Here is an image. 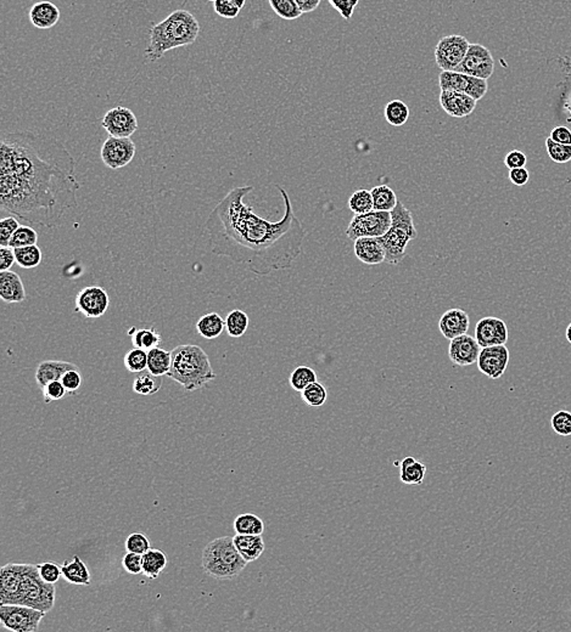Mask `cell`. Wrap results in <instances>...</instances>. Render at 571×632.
Here are the masks:
<instances>
[{
    "mask_svg": "<svg viewBox=\"0 0 571 632\" xmlns=\"http://www.w3.org/2000/svg\"><path fill=\"white\" fill-rule=\"evenodd\" d=\"M16 263L15 249L9 246H0V271L11 269Z\"/></svg>",
    "mask_w": 571,
    "mask_h": 632,
    "instance_id": "56",
    "label": "cell"
},
{
    "mask_svg": "<svg viewBox=\"0 0 571 632\" xmlns=\"http://www.w3.org/2000/svg\"><path fill=\"white\" fill-rule=\"evenodd\" d=\"M214 10L215 13L221 16V18H227V20H234L238 18V15L240 13V8H238L236 5L233 4L229 0H216L214 3Z\"/></svg>",
    "mask_w": 571,
    "mask_h": 632,
    "instance_id": "52",
    "label": "cell"
},
{
    "mask_svg": "<svg viewBox=\"0 0 571 632\" xmlns=\"http://www.w3.org/2000/svg\"><path fill=\"white\" fill-rule=\"evenodd\" d=\"M353 252L358 261L367 265L385 263L387 253L379 237H361L353 241Z\"/></svg>",
    "mask_w": 571,
    "mask_h": 632,
    "instance_id": "21",
    "label": "cell"
},
{
    "mask_svg": "<svg viewBox=\"0 0 571 632\" xmlns=\"http://www.w3.org/2000/svg\"><path fill=\"white\" fill-rule=\"evenodd\" d=\"M530 179V173L525 167L509 169V180L516 186H524Z\"/></svg>",
    "mask_w": 571,
    "mask_h": 632,
    "instance_id": "58",
    "label": "cell"
},
{
    "mask_svg": "<svg viewBox=\"0 0 571 632\" xmlns=\"http://www.w3.org/2000/svg\"><path fill=\"white\" fill-rule=\"evenodd\" d=\"M481 349L482 348L477 343V338L468 334H462L450 341L448 356L455 366L464 368L477 363Z\"/></svg>",
    "mask_w": 571,
    "mask_h": 632,
    "instance_id": "18",
    "label": "cell"
},
{
    "mask_svg": "<svg viewBox=\"0 0 571 632\" xmlns=\"http://www.w3.org/2000/svg\"><path fill=\"white\" fill-rule=\"evenodd\" d=\"M161 385H162V377L155 376L149 371L140 372L134 378L133 392L139 395L149 397L157 393Z\"/></svg>",
    "mask_w": 571,
    "mask_h": 632,
    "instance_id": "33",
    "label": "cell"
},
{
    "mask_svg": "<svg viewBox=\"0 0 571 632\" xmlns=\"http://www.w3.org/2000/svg\"><path fill=\"white\" fill-rule=\"evenodd\" d=\"M78 366L74 363L60 360H47L39 363L35 370V382L39 389H43L49 382L52 380H61L66 372L70 370H77Z\"/></svg>",
    "mask_w": 571,
    "mask_h": 632,
    "instance_id": "24",
    "label": "cell"
},
{
    "mask_svg": "<svg viewBox=\"0 0 571 632\" xmlns=\"http://www.w3.org/2000/svg\"><path fill=\"white\" fill-rule=\"evenodd\" d=\"M74 303V312H79L87 319H99L108 312L110 297L103 287L88 286L78 292Z\"/></svg>",
    "mask_w": 571,
    "mask_h": 632,
    "instance_id": "14",
    "label": "cell"
},
{
    "mask_svg": "<svg viewBox=\"0 0 571 632\" xmlns=\"http://www.w3.org/2000/svg\"><path fill=\"white\" fill-rule=\"evenodd\" d=\"M167 376L187 392H195L215 380L216 373L201 346L182 344L172 351V365Z\"/></svg>",
    "mask_w": 571,
    "mask_h": 632,
    "instance_id": "5",
    "label": "cell"
},
{
    "mask_svg": "<svg viewBox=\"0 0 571 632\" xmlns=\"http://www.w3.org/2000/svg\"><path fill=\"white\" fill-rule=\"evenodd\" d=\"M125 368L132 373H140L148 370V351L134 348L125 355Z\"/></svg>",
    "mask_w": 571,
    "mask_h": 632,
    "instance_id": "42",
    "label": "cell"
},
{
    "mask_svg": "<svg viewBox=\"0 0 571 632\" xmlns=\"http://www.w3.org/2000/svg\"><path fill=\"white\" fill-rule=\"evenodd\" d=\"M504 163H506L508 169L525 167L528 163V157L524 152H521L519 149H513L511 152H508L507 156L504 158Z\"/></svg>",
    "mask_w": 571,
    "mask_h": 632,
    "instance_id": "55",
    "label": "cell"
},
{
    "mask_svg": "<svg viewBox=\"0 0 571 632\" xmlns=\"http://www.w3.org/2000/svg\"><path fill=\"white\" fill-rule=\"evenodd\" d=\"M562 72L564 79L560 86L564 88V98H565V110L569 112L567 122H571V57H562Z\"/></svg>",
    "mask_w": 571,
    "mask_h": 632,
    "instance_id": "46",
    "label": "cell"
},
{
    "mask_svg": "<svg viewBox=\"0 0 571 632\" xmlns=\"http://www.w3.org/2000/svg\"><path fill=\"white\" fill-rule=\"evenodd\" d=\"M509 337L507 324L499 317L487 316L477 321L475 326V338L481 348L502 346Z\"/></svg>",
    "mask_w": 571,
    "mask_h": 632,
    "instance_id": "17",
    "label": "cell"
},
{
    "mask_svg": "<svg viewBox=\"0 0 571 632\" xmlns=\"http://www.w3.org/2000/svg\"><path fill=\"white\" fill-rule=\"evenodd\" d=\"M20 227L18 218L13 215L0 220V246H9L10 239Z\"/></svg>",
    "mask_w": 571,
    "mask_h": 632,
    "instance_id": "48",
    "label": "cell"
},
{
    "mask_svg": "<svg viewBox=\"0 0 571 632\" xmlns=\"http://www.w3.org/2000/svg\"><path fill=\"white\" fill-rule=\"evenodd\" d=\"M348 208L353 212V215L357 214L368 213L374 210L373 196L372 193L365 188L357 190L348 198Z\"/></svg>",
    "mask_w": 571,
    "mask_h": 632,
    "instance_id": "38",
    "label": "cell"
},
{
    "mask_svg": "<svg viewBox=\"0 0 571 632\" xmlns=\"http://www.w3.org/2000/svg\"><path fill=\"white\" fill-rule=\"evenodd\" d=\"M317 380V373L314 368L309 366H299L292 372L290 375V385L292 389H295L296 392H302L307 385L314 383Z\"/></svg>",
    "mask_w": 571,
    "mask_h": 632,
    "instance_id": "40",
    "label": "cell"
},
{
    "mask_svg": "<svg viewBox=\"0 0 571 632\" xmlns=\"http://www.w3.org/2000/svg\"><path fill=\"white\" fill-rule=\"evenodd\" d=\"M229 1H232L233 4L236 5L240 9L244 8L245 3H246V0H229Z\"/></svg>",
    "mask_w": 571,
    "mask_h": 632,
    "instance_id": "60",
    "label": "cell"
},
{
    "mask_svg": "<svg viewBox=\"0 0 571 632\" xmlns=\"http://www.w3.org/2000/svg\"><path fill=\"white\" fill-rule=\"evenodd\" d=\"M54 584L43 580L33 564H5L0 570V603L22 604L49 613L55 603Z\"/></svg>",
    "mask_w": 571,
    "mask_h": 632,
    "instance_id": "3",
    "label": "cell"
},
{
    "mask_svg": "<svg viewBox=\"0 0 571 632\" xmlns=\"http://www.w3.org/2000/svg\"><path fill=\"white\" fill-rule=\"evenodd\" d=\"M567 334V342L571 344V322L569 324V326H567V334Z\"/></svg>",
    "mask_w": 571,
    "mask_h": 632,
    "instance_id": "61",
    "label": "cell"
},
{
    "mask_svg": "<svg viewBox=\"0 0 571 632\" xmlns=\"http://www.w3.org/2000/svg\"><path fill=\"white\" fill-rule=\"evenodd\" d=\"M272 10L283 20H296L302 15L295 0H268Z\"/></svg>",
    "mask_w": 571,
    "mask_h": 632,
    "instance_id": "41",
    "label": "cell"
},
{
    "mask_svg": "<svg viewBox=\"0 0 571 632\" xmlns=\"http://www.w3.org/2000/svg\"><path fill=\"white\" fill-rule=\"evenodd\" d=\"M137 152V146L131 137H116L109 135L104 141L100 151V157L104 164L110 169H121L127 167L133 161Z\"/></svg>",
    "mask_w": 571,
    "mask_h": 632,
    "instance_id": "11",
    "label": "cell"
},
{
    "mask_svg": "<svg viewBox=\"0 0 571 632\" xmlns=\"http://www.w3.org/2000/svg\"><path fill=\"white\" fill-rule=\"evenodd\" d=\"M370 193L373 196L374 210H375L392 212L399 202L395 191L389 188L387 185H378V186L372 188Z\"/></svg>",
    "mask_w": 571,
    "mask_h": 632,
    "instance_id": "32",
    "label": "cell"
},
{
    "mask_svg": "<svg viewBox=\"0 0 571 632\" xmlns=\"http://www.w3.org/2000/svg\"><path fill=\"white\" fill-rule=\"evenodd\" d=\"M45 611L22 604H1L0 623L3 628L13 632H35L44 619Z\"/></svg>",
    "mask_w": 571,
    "mask_h": 632,
    "instance_id": "8",
    "label": "cell"
},
{
    "mask_svg": "<svg viewBox=\"0 0 571 632\" xmlns=\"http://www.w3.org/2000/svg\"><path fill=\"white\" fill-rule=\"evenodd\" d=\"M385 120L392 127H402L409 118V107L401 100H392L385 106Z\"/></svg>",
    "mask_w": 571,
    "mask_h": 632,
    "instance_id": "37",
    "label": "cell"
},
{
    "mask_svg": "<svg viewBox=\"0 0 571 632\" xmlns=\"http://www.w3.org/2000/svg\"><path fill=\"white\" fill-rule=\"evenodd\" d=\"M302 400L311 407H321L324 405L328 399V392L326 388L322 383L319 382H314L311 385H307L302 392H301Z\"/></svg>",
    "mask_w": 571,
    "mask_h": 632,
    "instance_id": "39",
    "label": "cell"
},
{
    "mask_svg": "<svg viewBox=\"0 0 571 632\" xmlns=\"http://www.w3.org/2000/svg\"><path fill=\"white\" fill-rule=\"evenodd\" d=\"M199 33L200 25L193 13L188 10H176L151 27L145 57L150 62H156L170 50L195 43Z\"/></svg>",
    "mask_w": 571,
    "mask_h": 632,
    "instance_id": "4",
    "label": "cell"
},
{
    "mask_svg": "<svg viewBox=\"0 0 571 632\" xmlns=\"http://www.w3.org/2000/svg\"><path fill=\"white\" fill-rule=\"evenodd\" d=\"M426 465L414 457H404L399 465V479L407 485H421L424 482Z\"/></svg>",
    "mask_w": 571,
    "mask_h": 632,
    "instance_id": "27",
    "label": "cell"
},
{
    "mask_svg": "<svg viewBox=\"0 0 571 632\" xmlns=\"http://www.w3.org/2000/svg\"><path fill=\"white\" fill-rule=\"evenodd\" d=\"M37 242H38V232L28 225H20L10 239L9 247L15 249V248L37 244Z\"/></svg>",
    "mask_w": 571,
    "mask_h": 632,
    "instance_id": "43",
    "label": "cell"
},
{
    "mask_svg": "<svg viewBox=\"0 0 571 632\" xmlns=\"http://www.w3.org/2000/svg\"><path fill=\"white\" fill-rule=\"evenodd\" d=\"M249 316L240 309H234L226 317V331L233 338H240L249 327Z\"/></svg>",
    "mask_w": 571,
    "mask_h": 632,
    "instance_id": "34",
    "label": "cell"
},
{
    "mask_svg": "<svg viewBox=\"0 0 571 632\" xmlns=\"http://www.w3.org/2000/svg\"><path fill=\"white\" fill-rule=\"evenodd\" d=\"M76 162L61 141L33 132L0 140V208L37 227H59L77 205Z\"/></svg>",
    "mask_w": 571,
    "mask_h": 632,
    "instance_id": "1",
    "label": "cell"
},
{
    "mask_svg": "<svg viewBox=\"0 0 571 632\" xmlns=\"http://www.w3.org/2000/svg\"><path fill=\"white\" fill-rule=\"evenodd\" d=\"M37 567H38L40 577H43V580L47 581L49 584H56L62 577L61 567L54 562H45V563L38 564Z\"/></svg>",
    "mask_w": 571,
    "mask_h": 632,
    "instance_id": "50",
    "label": "cell"
},
{
    "mask_svg": "<svg viewBox=\"0 0 571 632\" xmlns=\"http://www.w3.org/2000/svg\"><path fill=\"white\" fill-rule=\"evenodd\" d=\"M233 538L238 551L248 563L258 560L266 547L261 535L236 534Z\"/></svg>",
    "mask_w": 571,
    "mask_h": 632,
    "instance_id": "25",
    "label": "cell"
},
{
    "mask_svg": "<svg viewBox=\"0 0 571 632\" xmlns=\"http://www.w3.org/2000/svg\"><path fill=\"white\" fill-rule=\"evenodd\" d=\"M284 201L283 218L263 219L244 202L254 186L234 188L212 210L206 224L211 251L226 256L251 273L266 276L278 270L292 269L302 253L306 230L295 215L285 188L275 186Z\"/></svg>",
    "mask_w": 571,
    "mask_h": 632,
    "instance_id": "2",
    "label": "cell"
},
{
    "mask_svg": "<svg viewBox=\"0 0 571 632\" xmlns=\"http://www.w3.org/2000/svg\"><path fill=\"white\" fill-rule=\"evenodd\" d=\"M61 572L65 580L73 585H91V572L84 562L74 555L72 560H65L61 565Z\"/></svg>",
    "mask_w": 571,
    "mask_h": 632,
    "instance_id": "26",
    "label": "cell"
},
{
    "mask_svg": "<svg viewBox=\"0 0 571 632\" xmlns=\"http://www.w3.org/2000/svg\"><path fill=\"white\" fill-rule=\"evenodd\" d=\"M126 551L134 552L138 555H144L150 550V541L142 533H133L126 540Z\"/></svg>",
    "mask_w": 571,
    "mask_h": 632,
    "instance_id": "47",
    "label": "cell"
},
{
    "mask_svg": "<svg viewBox=\"0 0 571 632\" xmlns=\"http://www.w3.org/2000/svg\"><path fill=\"white\" fill-rule=\"evenodd\" d=\"M207 1H212V3H215L216 0H207Z\"/></svg>",
    "mask_w": 571,
    "mask_h": 632,
    "instance_id": "62",
    "label": "cell"
},
{
    "mask_svg": "<svg viewBox=\"0 0 571 632\" xmlns=\"http://www.w3.org/2000/svg\"><path fill=\"white\" fill-rule=\"evenodd\" d=\"M470 319L467 312L462 309H448L438 320V329L443 337L452 341L468 332Z\"/></svg>",
    "mask_w": 571,
    "mask_h": 632,
    "instance_id": "20",
    "label": "cell"
},
{
    "mask_svg": "<svg viewBox=\"0 0 571 632\" xmlns=\"http://www.w3.org/2000/svg\"><path fill=\"white\" fill-rule=\"evenodd\" d=\"M167 565L166 553L156 548H150L143 555V574L149 579H157Z\"/></svg>",
    "mask_w": 571,
    "mask_h": 632,
    "instance_id": "30",
    "label": "cell"
},
{
    "mask_svg": "<svg viewBox=\"0 0 571 632\" xmlns=\"http://www.w3.org/2000/svg\"><path fill=\"white\" fill-rule=\"evenodd\" d=\"M61 382H62V385H65V388L67 390V393H77L78 389L81 388L82 385V375L81 372H79V368H77V370H70V371L66 372L62 378H61Z\"/></svg>",
    "mask_w": 571,
    "mask_h": 632,
    "instance_id": "54",
    "label": "cell"
},
{
    "mask_svg": "<svg viewBox=\"0 0 571 632\" xmlns=\"http://www.w3.org/2000/svg\"><path fill=\"white\" fill-rule=\"evenodd\" d=\"M438 103L447 115L455 118H464L467 115H472L477 107V101L472 96L460 91L441 90Z\"/></svg>",
    "mask_w": 571,
    "mask_h": 632,
    "instance_id": "19",
    "label": "cell"
},
{
    "mask_svg": "<svg viewBox=\"0 0 571 632\" xmlns=\"http://www.w3.org/2000/svg\"><path fill=\"white\" fill-rule=\"evenodd\" d=\"M196 332L205 339H215L223 334L226 329V320L217 312H209L201 316L195 325Z\"/></svg>",
    "mask_w": 571,
    "mask_h": 632,
    "instance_id": "28",
    "label": "cell"
},
{
    "mask_svg": "<svg viewBox=\"0 0 571 632\" xmlns=\"http://www.w3.org/2000/svg\"><path fill=\"white\" fill-rule=\"evenodd\" d=\"M304 13H312L317 9L322 0H295Z\"/></svg>",
    "mask_w": 571,
    "mask_h": 632,
    "instance_id": "59",
    "label": "cell"
},
{
    "mask_svg": "<svg viewBox=\"0 0 571 632\" xmlns=\"http://www.w3.org/2000/svg\"><path fill=\"white\" fill-rule=\"evenodd\" d=\"M550 426L558 436H571V412L567 410H560L552 416Z\"/></svg>",
    "mask_w": 571,
    "mask_h": 632,
    "instance_id": "45",
    "label": "cell"
},
{
    "mask_svg": "<svg viewBox=\"0 0 571 632\" xmlns=\"http://www.w3.org/2000/svg\"><path fill=\"white\" fill-rule=\"evenodd\" d=\"M481 373L491 380H499L504 375L509 363V349L506 344L482 348L477 361Z\"/></svg>",
    "mask_w": 571,
    "mask_h": 632,
    "instance_id": "16",
    "label": "cell"
},
{
    "mask_svg": "<svg viewBox=\"0 0 571 632\" xmlns=\"http://www.w3.org/2000/svg\"><path fill=\"white\" fill-rule=\"evenodd\" d=\"M42 392H43L44 402H47V404L52 402H56V400H61V399H64L65 395L67 394V390L65 388V385H62L61 380H52V382H49V383L42 389Z\"/></svg>",
    "mask_w": 571,
    "mask_h": 632,
    "instance_id": "49",
    "label": "cell"
},
{
    "mask_svg": "<svg viewBox=\"0 0 571 632\" xmlns=\"http://www.w3.org/2000/svg\"><path fill=\"white\" fill-rule=\"evenodd\" d=\"M455 71L472 77L489 79L494 74V56L484 45L470 44L467 55Z\"/></svg>",
    "mask_w": 571,
    "mask_h": 632,
    "instance_id": "13",
    "label": "cell"
},
{
    "mask_svg": "<svg viewBox=\"0 0 571 632\" xmlns=\"http://www.w3.org/2000/svg\"><path fill=\"white\" fill-rule=\"evenodd\" d=\"M550 137L552 140L562 144V145H571V130L567 127H562V125L555 127L550 132Z\"/></svg>",
    "mask_w": 571,
    "mask_h": 632,
    "instance_id": "57",
    "label": "cell"
},
{
    "mask_svg": "<svg viewBox=\"0 0 571 632\" xmlns=\"http://www.w3.org/2000/svg\"><path fill=\"white\" fill-rule=\"evenodd\" d=\"M329 3L341 15V18L350 21L360 0H329Z\"/></svg>",
    "mask_w": 571,
    "mask_h": 632,
    "instance_id": "53",
    "label": "cell"
},
{
    "mask_svg": "<svg viewBox=\"0 0 571 632\" xmlns=\"http://www.w3.org/2000/svg\"><path fill=\"white\" fill-rule=\"evenodd\" d=\"M101 127L111 137H131L138 130L137 115L128 107H113L104 115Z\"/></svg>",
    "mask_w": 571,
    "mask_h": 632,
    "instance_id": "15",
    "label": "cell"
},
{
    "mask_svg": "<svg viewBox=\"0 0 571 632\" xmlns=\"http://www.w3.org/2000/svg\"><path fill=\"white\" fill-rule=\"evenodd\" d=\"M122 567L126 572L132 575L143 574V555L127 552L122 558Z\"/></svg>",
    "mask_w": 571,
    "mask_h": 632,
    "instance_id": "51",
    "label": "cell"
},
{
    "mask_svg": "<svg viewBox=\"0 0 571 632\" xmlns=\"http://www.w3.org/2000/svg\"><path fill=\"white\" fill-rule=\"evenodd\" d=\"M470 43L460 35H446L435 47V61L441 71H455L468 52Z\"/></svg>",
    "mask_w": 571,
    "mask_h": 632,
    "instance_id": "10",
    "label": "cell"
},
{
    "mask_svg": "<svg viewBox=\"0 0 571 632\" xmlns=\"http://www.w3.org/2000/svg\"><path fill=\"white\" fill-rule=\"evenodd\" d=\"M391 212L370 210L368 213L353 215L348 224L346 235L351 241L361 237H382L391 227Z\"/></svg>",
    "mask_w": 571,
    "mask_h": 632,
    "instance_id": "9",
    "label": "cell"
},
{
    "mask_svg": "<svg viewBox=\"0 0 571 632\" xmlns=\"http://www.w3.org/2000/svg\"><path fill=\"white\" fill-rule=\"evenodd\" d=\"M0 298L5 303H22L26 300L23 282L15 271H0Z\"/></svg>",
    "mask_w": 571,
    "mask_h": 632,
    "instance_id": "22",
    "label": "cell"
},
{
    "mask_svg": "<svg viewBox=\"0 0 571 632\" xmlns=\"http://www.w3.org/2000/svg\"><path fill=\"white\" fill-rule=\"evenodd\" d=\"M28 18L35 28L50 30L60 20V10L52 1L42 0L31 8Z\"/></svg>",
    "mask_w": 571,
    "mask_h": 632,
    "instance_id": "23",
    "label": "cell"
},
{
    "mask_svg": "<svg viewBox=\"0 0 571 632\" xmlns=\"http://www.w3.org/2000/svg\"><path fill=\"white\" fill-rule=\"evenodd\" d=\"M391 219L390 229L379 239L387 253L385 263L399 265L406 258L408 244L417 239L418 232L413 222L412 212L406 208L402 202H397V205L391 212Z\"/></svg>",
    "mask_w": 571,
    "mask_h": 632,
    "instance_id": "7",
    "label": "cell"
},
{
    "mask_svg": "<svg viewBox=\"0 0 571 632\" xmlns=\"http://www.w3.org/2000/svg\"><path fill=\"white\" fill-rule=\"evenodd\" d=\"M172 365V351H165L160 346L148 351V371L155 376H167Z\"/></svg>",
    "mask_w": 571,
    "mask_h": 632,
    "instance_id": "29",
    "label": "cell"
},
{
    "mask_svg": "<svg viewBox=\"0 0 571 632\" xmlns=\"http://www.w3.org/2000/svg\"><path fill=\"white\" fill-rule=\"evenodd\" d=\"M132 344L134 348H140L144 351H149L154 349L156 346L161 344V334L156 327H150V329H137L132 336Z\"/></svg>",
    "mask_w": 571,
    "mask_h": 632,
    "instance_id": "35",
    "label": "cell"
},
{
    "mask_svg": "<svg viewBox=\"0 0 571 632\" xmlns=\"http://www.w3.org/2000/svg\"><path fill=\"white\" fill-rule=\"evenodd\" d=\"M233 526L236 534L262 535L265 531V523L262 519L253 513L239 514L235 518Z\"/></svg>",
    "mask_w": 571,
    "mask_h": 632,
    "instance_id": "31",
    "label": "cell"
},
{
    "mask_svg": "<svg viewBox=\"0 0 571 632\" xmlns=\"http://www.w3.org/2000/svg\"><path fill=\"white\" fill-rule=\"evenodd\" d=\"M202 568L210 577L229 580L238 577L248 565L231 536L215 538L202 551Z\"/></svg>",
    "mask_w": 571,
    "mask_h": 632,
    "instance_id": "6",
    "label": "cell"
},
{
    "mask_svg": "<svg viewBox=\"0 0 571 632\" xmlns=\"http://www.w3.org/2000/svg\"><path fill=\"white\" fill-rule=\"evenodd\" d=\"M16 263L22 269H33L42 263V249L37 244L26 247L15 248Z\"/></svg>",
    "mask_w": 571,
    "mask_h": 632,
    "instance_id": "36",
    "label": "cell"
},
{
    "mask_svg": "<svg viewBox=\"0 0 571 632\" xmlns=\"http://www.w3.org/2000/svg\"><path fill=\"white\" fill-rule=\"evenodd\" d=\"M545 147L550 159L553 162L564 164L571 161V145H562L548 137L545 140Z\"/></svg>",
    "mask_w": 571,
    "mask_h": 632,
    "instance_id": "44",
    "label": "cell"
},
{
    "mask_svg": "<svg viewBox=\"0 0 571 632\" xmlns=\"http://www.w3.org/2000/svg\"><path fill=\"white\" fill-rule=\"evenodd\" d=\"M438 86L441 90H455L464 93L477 101L484 98L489 90L487 79L472 77L457 71H441L438 74Z\"/></svg>",
    "mask_w": 571,
    "mask_h": 632,
    "instance_id": "12",
    "label": "cell"
}]
</instances>
